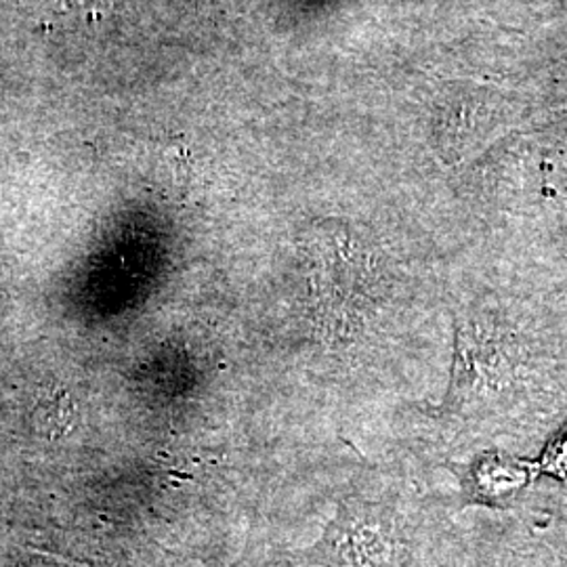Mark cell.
Returning a JSON list of instances; mask_svg holds the SVG:
<instances>
[{"mask_svg":"<svg viewBox=\"0 0 567 567\" xmlns=\"http://www.w3.org/2000/svg\"><path fill=\"white\" fill-rule=\"evenodd\" d=\"M517 344L489 309L468 305L454 313V360L444 410L471 419L515 381Z\"/></svg>","mask_w":567,"mask_h":567,"instance_id":"1","label":"cell"},{"mask_svg":"<svg viewBox=\"0 0 567 567\" xmlns=\"http://www.w3.org/2000/svg\"><path fill=\"white\" fill-rule=\"evenodd\" d=\"M326 540L337 567L391 566V527L368 505L344 507Z\"/></svg>","mask_w":567,"mask_h":567,"instance_id":"2","label":"cell"}]
</instances>
